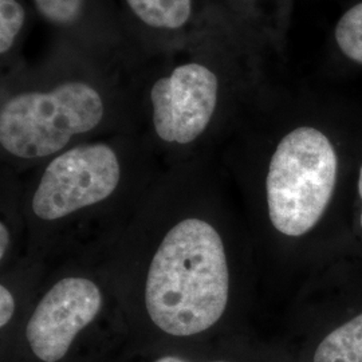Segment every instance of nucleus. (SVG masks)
<instances>
[{"instance_id": "f8f14e48", "label": "nucleus", "mask_w": 362, "mask_h": 362, "mask_svg": "<svg viewBox=\"0 0 362 362\" xmlns=\"http://www.w3.org/2000/svg\"><path fill=\"white\" fill-rule=\"evenodd\" d=\"M15 299L6 286H0V326L4 327L13 318Z\"/></svg>"}, {"instance_id": "f257e3e1", "label": "nucleus", "mask_w": 362, "mask_h": 362, "mask_svg": "<svg viewBox=\"0 0 362 362\" xmlns=\"http://www.w3.org/2000/svg\"><path fill=\"white\" fill-rule=\"evenodd\" d=\"M230 272L219 233L204 220L176 224L157 248L145 285L153 324L170 336L206 332L228 303Z\"/></svg>"}, {"instance_id": "0eeeda50", "label": "nucleus", "mask_w": 362, "mask_h": 362, "mask_svg": "<svg viewBox=\"0 0 362 362\" xmlns=\"http://www.w3.org/2000/svg\"><path fill=\"white\" fill-rule=\"evenodd\" d=\"M139 26L160 38L189 31L197 18L196 0H124Z\"/></svg>"}, {"instance_id": "39448f33", "label": "nucleus", "mask_w": 362, "mask_h": 362, "mask_svg": "<svg viewBox=\"0 0 362 362\" xmlns=\"http://www.w3.org/2000/svg\"><path fill=\"white\" fill-rule=\"evenodd\" d=\"M219 97V73L209 61L192 58L169 67L149 90L157 137L168 144L194 143L209 127Z\"/></svg>"}, {"instance_id": "f03ea898", "label": "nucleus", "mask_w": 362, "mask_h": 362, "mask_svg": "<svg viewBox=\"0 0 362 362\" xmlns=\"http://www.w3.org/2000/svg\"><path fill=\"white\" fill-rule=\"evenodd\" d=\"M89 76L65 74L47 88L10 95L0 109L1 148L18 158H43L95 129L104 119L105 101Z\"/></svg>"}, {"instance_id": "2eb2a0df", "label": "nucleus", "mask_w": 362, "mask_h": 362, "mask_svg": "<svg viewBox=\"0 0 362 362\" xmlns=\"http://www.w3.org/2000/svg\"><path fill=\"white\" fill-rule=\"evenodd\" d=\"M358 192H360V197H361L362 203V165L360 169V179H358ZM361 227H362V207H361Z\"/></svg>"}, {"instance_id": "423d86ee", "label": "nucleus", "mask_w": 362, "mask_h": 362, "mask_svg": "<svg viewBox=\"0 0 362 362\" xmlns=\"http://www.w3.org/2000/svg\"><path fill=\"white\" fill-rule=\"evenodd\" d=\"M103 308L98 286L85 278H65L42 298L26 327L28 345L40 361L62 360L81 330Z\"/></svg>"}, {"instance_id": "6e6552de", "label": "nucleus", "mask_w": 362, "mask_h": 362, "mask_svg": "<svg viewBox=\"0 0 362 362\" xmlns=\"http://www.w3.org/2000/svg\"><path fill=\"white\" fill-rule=\"evenodd\" d=\"M314 362H362V313L325 337Z\"/></svg>"}, {"instance_id": "1a4fd4ad", "label": "nucleus", "mask_w": 362, "mask_h": 362, "mask_svg": "<svg viewBox=\"0 0 362 362\" xmlns=\"http://www.w3.org/2000/svg\"><path fill=\"white\" fill-rule=\"evenodd\" d=\"M39 15L52 26L73 31L83 23L91 0H31Z\"/></svg>"}, {"instance_id": "7ed1b4c3", "label": "nucleus", "mask_w": 362, "mask_h": 362, "mask_svg": "<svg viewBox=\"0 0 362 362\" xmlns=\"http://www.w3.org/2000/svg\"><path fill=\"white\" fill-rule=\"evenodd\" d=\"M338 160L321 130L300 127L278 144L270 161L266 192L272 226L302 236L320 221L334 191Z\"/></svg>"}, {"instance_id": "9b49d317", "label": "nucleus", "mask_w": 362, "mask_h": 362, "mask_svg": "<svg viewBox=\"0 0 362 362\" xmlns=\"http://www.w3.org/2000/svg\"><path fill=\"white\" fill-rule=\"evenodd\" d=\"M336 40L341 52L362 65V1L351 7L338 21Z\"/></svg>"}, {"instance_id": "9d476101", "label": "nucleus", "mask_w": 362, "mask_h": 362, "mask_svg": "<svg viewBox=\"0 0 362 362\" xmlns=\"http://www.w3.org/2000/svg\"><path fill=\"white\" fill-rule=\"evenodd\" d=\"M27 13L22 0H0V55L8 57L26 26Z\"/></svg>"}, {"instance_id": "20e7f679", "label": "nucleus", "mask_w": 362, "mask_h": 362, "mask_svg": "<svg viewBox=\"0 0 362 362\" xmlns=\"http://www.w3.org/2000/svg\"><path fill=\"white\" fill-rule=\"evenodd\" d=\"M119 177L121 165L112 146L77 145L46 167L33 199V211L42 220L65 218L107 199L116 191Z\"/></svg>"}, {"instance_id": "4468645a", "label": "nucleus", "mask_w": 362, "mask_h": 362, "mask_svg": "<svg viewBox=\"0 0 362 362\" xmlns=\"http://www.w3.org/2000/svg\"><path fill=\"white\" fill-rule=\"evenodd\" d=\"M156 362H187L184 360H181L179 357H175V356H165V357H161L158 358Z\"/></svg>"}, {"instance_id": "ddd939ff", "label": "nucleus", "mask_w": 362, "mask_h": 362, "mask_svg": "<svg viewBox=\"0 0 362 362\" xmlns=\"http://www.w3.org/2000/svg\"><path fill=\"white\" fill-rule=\"evenodd\" d=\"M0 242H1V245H0V258L3 259L7 248H8V243H10V235H8V230L4 226V223L0 224Z\"/></svg>"}, {"instance_id": "dca6fc26", "label": "nucleus", "mask_w": 362, "mask_h": 362, "mask_svg": "<svg viewBox=\"0 0 362 362\" xmlns=\"http://www.w3.org/2000/svg\"><path fill=\"white\" fill-rule=\"evenodd\" d=\"M214 362H226V361H214Z\"/></svg>"}]
</instances>
